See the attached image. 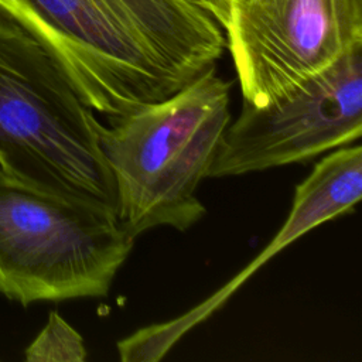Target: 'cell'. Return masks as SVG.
<instances>
[{
  "instance_id": "cell-8",
  "label": "cell",
  "mask_w": 362,
  "mask_h": 362,
  "mask_svg": "<svg viewBox=\"0 0 362 362\" xmlns=\"http://www.w3.org/2000/svg\"><path fill=\"white\" fill-rule=\"evenodd\" d=\"M24 358L28 362H82L86 359V348L81 334L52 311L41 332L27 346Z\"/></svg>"
},
{
  "instance_id": "cell-4",
  "label": "cell",
  "mask_w": 362,
  "mask_h": 362,
  "mask_svg": "<svg viewBox=\"0 0 362 362\" xmlns=\"http://www.w3.org/2000/svg\"><path fill=\"white\" fill-rule=\"evenodd\" d=\"M134 240L115 216L72 205L0 168V294L35 301L99 298Z\"/></svg>"
},
{
  "instance_id": "cell-6",
  "label": "cell",
  "mask_w": 362,
  "mask_h": 362,
  "mask_svg": "<svg viewBox=\"0 0 362 362\" xmlns=\"http://www.w3.org/2000/svg\"><path fill=\"white\" fill-rule=\"evenodd\" d=\"M362 136V45L266 106L246 100L208 178L305 163Z\"/></svg>"
},
{
  "instance_id": "cell-5",
  "label": "cell",
  "mask_w": 362,
  "mask_h": 362,
  "mask_svg": "<svg viewBox=\"0 0 362 362\" xmlns=\"http://www.w3.org/2000/svg\"><path fill=\"white\" fill-rule=\"evenodd\" d=\"M243 100L266 106L362 45V0H209Z\"/></svg>"
},
{
  "instance_id": "cell-9",
  "label": "cell",
  "mask_w": 362,
  "mask_h": 362,
  "mask_svg": "<svg viewBox=\"0 0 362 362\" xmlns=\"http://www.w3.org/2000/svg\"><path fill=\"white\" fill-rule=\"evenodd\" d=\"M195 3H198L204 10H205V7H206V4H208V0H194Z\"/></svg>"
},
{
  "instance_id": "cell-1",
  "label": "cell",
  "mask_w": 362,
  "mask_h": 362,
  "mask_svg": "<svg viewBox=\"0 0 362 362\" xmlns=\"http://www.w3.org/2000/svg\"><path fill=\"white\" fill-rule=\"evenodd\" d=\"M0 18L37 40L106 117L171 96L226 48L194 0H0Z\"/></svg>"
},
{
  "instance_id": "cell-3",
  "label": "cell",
  "mask_w": 362,
  "mask_h": 362,
  "mask_svg": "<svg viewBox=\"0 0 362 362\" xmlns=\"http://www.w3.org/2000/svg\"><path fill=\"white\" fill-rule=\"evenodd\" d=\"M98 123L51 54L0 18V168L51 197L116 218Z\"/></svg>"
},
{
  "instance_id": "cell-10",
  "label": "cell",
  "mask_w": 362,
  "mask_h": 362,
  "mask_svg": "<svg viewBox=\"0 0 362 362\" xmlns=\"http://www.w3.org/2000/svg\"><path fill=\"white\" fill-rule=\"evenodd\" d=\"M208 1H209V0H208ZM205 8H206V7H205Z\"/></svg>"
},
{
  "instance_id": "cell-7",
  "label": "cell",
  "mask_w": 362,
  "mask_h": 362,
  "mask_svg": "<svg viewBox=\"0 0 362 362\" xmlns=\"http://www.w3.org/2000/svg\"><path fill=\"white\" fill-rule=\"evenodd\" d=\"M362 197V147L342 146L321 158L296 187L288 216L272 242L229 283L185 314L158 324L167 342L175 344L194 325L208 318L259 267L315 226L354 211Z\"/></svg>"
},
{
  "instance_id": "cell-2",
  "label": "cell",
  "mask_w": 362,
  "mask_h": 362,
  "mask_svg": "<svg viewBox=\"0 0 362 362\" xmlns=\"http://www.w3.org/2000/svg\"><path fill=\"white\" fill-rule=\"evenodd\" d=\"M230 89L214 65L171 96L98 123L116 219L129 236L158 226L187 230L205 215L197 188L230 123Z\"/></svg>"
}]
</instances>
